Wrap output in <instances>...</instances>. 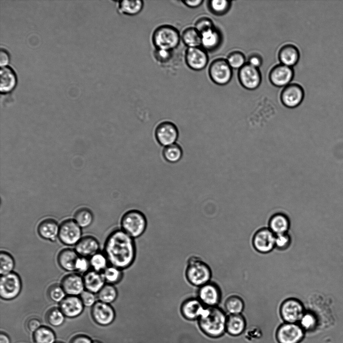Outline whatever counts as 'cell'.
Segmentation results:
<instances>
[{
    "label": "cell",
    "mask_w": 343,
    "mask_h": 343,
    "mask_svg": "<svg viewBox=\"0 0 343 343\" xmlns=\"http://www.w3.org/2000/svg\"><path fill=\"white\" fill-rule=\"evenodd\" d=\"M61 285L66 294L70 296H77L84 290L83 278L79 274L71 273L64 276Z\"/></svg>",
    "instance_id": "obj_20"
},
{
    "label": "cell",
    "mask_w": 343,
    "mask_h": 343,
    "mask_svg": "<svg viewBox=\"0 0 343 343\" xmlns=\"http://www.w3.org/2000/svg\"><path fill=\"white\" fill-rule=\"evenodd\" d=\"M60 225L52 218H46L39 224L37 231L43 239L54 242L58 237Z\"/></svg>",
    "instance_id": "obj_24"
},
{
    "label": "cell",
    "mask_w": 343,
    "mask_h": 343,
    "mask_svg": "<svg viewBox=\"0 0 343 343\" xmlns=\"http://www.w3.org/2000/svg\"><path fill=\"white\" fill-rule=\"evenodd\" d=\"M196 297L205 307H215L220 302L221 291L217 284L210 281L198 288Z\"/></svg>",
    "instance_id": "obj_10"
},
{
    "label": "cell",
    "mask_w": 343,
    "mask_h": 343,
    "mask_svg": "<svg viewBox=\"0 0 343 343\" xmlns=\"http://www.w3.org/2000/svg\"><path fill=\"white\" fill-rule=\"evenodd\" d=\"M56 343H62V342H56Z\"/></svg>",
    "instance_id": "obj_58"
},
{
    "label": "cell",
    "mask_w": 343,
    "mask_h": 343,
    "mask_svg": "<svg viewBox=\"0 0 343 343\" xmlns=\"http://www.w3.org/2000/svg\"><path fill=\"white\" fill-rule=\"evenodd\" d=\"M227 316L218 306L205 307L198 322L201 330L211 337L221 336L226 331Z\"/></svg>",
    "instance_id": "obj_2"
},
{
    "label": "cell",
    "mask_w": 343,
    "mask_h": 343,
    "mask_svg": "<svg viewBox=\"0 0 343 343\" xmlns=\"http://www.w3.org/2000/svg\"><path fill=\"white\" fill-rule=\"evenodd\" d=\"M33 338L35 343H55V335L50 328L41 326L34 332Z\"/></svg>",
    "instance_id": "obj_38"
},
{
    "label": "cell",
    "mask_w": 343,
    "mask_h": 343,
    "mask_svg": "<svg viewBox=\"0 0 343 343\" xmlns=\"http://www.w3.org/2000/svg\"><path fill=\"white\" fill-rule=\"evenodd\" d=\"M118 296V291L115 285L105 284L98 292L99 301L107 304L115 302Z\"/></svg>",
    "instance_id": "obj_34"
},
{
    "label": "cell",
    "mask_w": 343,
    "mask_h": 343,
    "mask_svg": "<svg viewBox=\"0 0 343 343\" xmlns=\"http://www.w3.org/2000/svg\"><path fill=\"white\" fill-rule=\"evenodd\" d=\"M303 335V328L297 323L285 322L279 326L276 332L279 343H298Z\"/></svg>",
    "instance_id": "obj_12"
},
{
    "label": "cell",
    "mask_w": 343,
    "mask_h": 343,
    "mask_svg": "<svg viewBox=\"0 0 343 343\" xmlns=\"http://www.w3.org/2000/svg\"><path fill=\"white\" fill-rule=\"evenodd\" d=\"M144 7V2L141 0L119 2L118 11L122 14L128 16H135L139 14Z\"/></svg>",
    "instance_id": "obj_31"
},
{
    "label": "cell",
    "mask_w": 343,
    "mask_h": 343,
    "mask_svg": "<svg viewBox=\"0 0 343 343\" xmlns=\"http://www.w3.org/2000/svg\"><path fill=\"white\" fill-rule=\"evenodd\" d=\"M182 2L186 7L191 8L195 9L200 6L203 2V0H194V1H182Z\"/></svg>",
    "instance_id": "obj_55"
},
{
    "label": "cell",
    "mask_w": 343,
    "mask_h": 343,
    "mask_svg": "<svg viewBox=\"0 0 343 343\" xmlns=\"http://www.w3.org/2000/svg\"><path fill=\"white\" fill-rule=\"evenodd\" d=\"M248 63L259 68L262 64V58L257 54H253L249 57Z\"/></svg>",
    "instance_id": "obj_51"
},
{
    "label": "cell",
    "mask_w": 343,
    "mask_h": 343,
    "mask_svg": "<svg viewBox=\"0 0 343 343\" xmlns=\"http://www.w3.org/2000/svg\"><path fill=\"white\" fill-rule=\"evenodd\" d=\"M74 220L81 228H85L92 223L93 215L89 209L81 208L75 212Z\"/></svg>",
    "instance_id": "obj_39"
},
{
    "label": "cell",
    "mask_w": 343,
    "mask_h": 343,
    "mask_svg": "<svg viewBox=\"0 0 343 343\" xmlns=\"http://www.w3.org/2000/svg\"><path fill=\"white\" fill-rule=\"evenodd\" d=\"M70 343H92L91 339L84 335H77L71 339Z\"/></svg>",
    "instance_id": "obj_53"
},
{
    "label": "cell",
    "mask_w": 343,
    "mask_h": 343,
    "mask_svg": "<svg viewBox=\"0 0 343 343\" xmlns=\"http://www.w3.org/2000/svg\"><path fill=\"white\" fill-rule=\"evenodd\" d=\"M214 27H215L213 22L207 17H201L198 19L196 21L194 27L200 34Z\"/></svg>",
    "instance_id": "obj_47"
},
{
    "label": "cell",
    "mask_w": 343,
    "mask_h": 343,
    "mask_svg": "<svg viewBox=\"0 0 343 343\" xmlns=\"http://www.w3.org/2000/svg\"><path fill=\"white\" fill-rule=\"evenodd\" d=\"M10 57L8 52L4 49L0 50V65L1 66H6L9 62Z\"/></svg>",
    "instance_id": "obj_54"
},
{
    "label": "cell",
    "mask_w": 343,
    "mask_h": 343,
    "mask_svg": "<svg viewBox=\"0 0 343 343\" xmlns=\"http://www.w3.org/2000/svg\"><path fill=\"white\" fill-rule=\"evenodd\" d=\"M15 260L9 253L2 251L0 253V273L1 276L13 272L15 268Z\"/></svg>",
    "instance_id": "obj_40"
},
{
    "label": "cell",
    "mask_w": 343,
    "mask_h": 343,
    "mask_svg": "<svg viewBox=\"0 0 343 343\" xmlns=\"http://www.w3.org/2000/svg\"><path fill=\"white\" fill-rule=\"evenodd\" d=\"M123 271L119 268L110 265L102 273L106 283L115 285L122 281L124 276Z\"/></svg>",
    "instance_id": "obj_36"
},
{
    "label": "cell",
    "mask_w": 343,
    "mask_h": 343,
    "mask_svg": "<svg viewBox=\"0 0 343 343\" xmlns=\"http://www.w3.org/2000/svg\"><path fill=\"white\" fill-rule=\"evenodd\" d=\"M305 312L303 304L299 299L289 298L283 301L280 307V313L285 322H299Z\"/></svg>",
    "instance_id": "obj_8"
},
{
    "label": "cell",
    "mask_w": 343,
    "mask_h": 343,
    "mask_svg": "<svg viewBox=\"0 0 343 343\" xmlns=\"http://www.w3.org/2000/svg\"><path fill=\"white\" fill-rule=\"evenodd\" d=\"M83 281L86 290L93 293H98L105 284L102 273L93 270L85 273Z\"/></svg>",
    "instance_id": "obj_26"
},
{
    "label": "cell",
    "mask_w": 343,
    "mask_h": 343,
    "mask_svg": "<svg viewBox=\"0 0 343 343\" xmlns=\"http://www.w3.org/2000/svg\"><path fill=\"white\" fill-rule=\"evenodd\" d=\"M300 53L295 45L287 44L283 45L278 52V59L281 64L292 67L298 62Z\"/></svg>",
    "instance_id": "obj_23"
},
{
    "label": "cell",
    "mask_w": 343,
    "mask_h": 343,
    "mask_svg": "<svg viewBox=\"0 0 343 343\" xmlns=\"http://www.w3.org/2000/svg\"><path fill=\"white\" fill-rule=\"evenodd\" d=\"M231 5L232 1L227 0H211L207 3L209 10L216 16L225 14L230 10Z\"/></svg>",
    "instance_id": "obj_37"
},
{
    "label": "cell",
    "mask_w": 343,
    "mask_h": 343,
    "mask_svg": "<svg viewBox=\"0 0 343 343\" xmlns=\"http://www.w3.org/2000/svg\"><path fill=\"white\" fill-rule=\"evenodd\" d=\"M90 267L89 260L84 257H79L76 265V271L80 273H86Z\"/></svg>",
    "instance_id": "obj_50"
},
{
    "label": "cell",
    "mask_w": 343,
    "mask_h": 343,
    "mask_svg": "<svg viewBox=\"0 0 343 343\" xmlns=\"http://www.w3.org/2000/svg\"><path fill=\"white\" fill-rule=\"evenodd\" d=\"M91 316L94 321L99 325L107 326L115 320L116 314L110 304L96 301L91 309Z\"/></svg>",
    "instance_id": "obj_16"
},
{
    "label": "cell",
    "mask_w": 343,
    "mask_h": 343,
    "mask_svg": "<svg viewBox=\"0 0 343 343\" xmlns=\"http://www.w3.org/2000/svg\"><path fill=\"white\" fill-rule=\"evenodd\" d=\"M156 60L160 63L168 62L172 57V51L156 49L154 53Z\"/></svg>",
    "instance_id": "obj_48"
},
{
    "label": "cell",
    "mask_w": 343,
    "mask_h": 343,
    "mask_svg": "<svg viewBox=\"0 0 343 343\" xmlns=\"http://www.w3.org/2000/svg\"><path fill=\"white\" fill-rule=\"evenodd\" d=\"M304 96L303 87L297 83H290L285 86L280 94L282 104L290 108L296 107L302 102Z\"/></svg>",
    "instance_id": "obj_14"
},
{
    "label": "cell",
    "mask_w": 343,
    "mask_h": 343,
    "mask_svg": "<svg viewBox=\"0 0 343 343\" xmlns=\"http://www.w3.org/2000/svg\"><path fill=\"white\" fill-rule=\"evenodd\" d=\"M99 244L94 237L89 236L84 237L75 245V251L81 257H91L98 253Z\"/></svg>",
    "instance_id": "obj_22"
},
{
    "label": "cell",
    "mask_w": 343,
    "mask_h": 343,
    "mask_svg": "<svg viewBox=\"0 0 343 343\" xmlns=\"http://www.w3.org/2000/svg\"><path fill=\"white\" fill-rule=\"evenodd\" d=\"M245 307L243 299L236 295L229 296L224 302L225 311L229 314H241Z\"/></svg>",
    "instance_id": "obj_33"
},
{
    "label": "cell",
    "mask_w": 343,
    "mask_h": 343,
    "mask_svg": "<svg viewBox=\"0 0 343 343\" xmlns=\"http://www.w3.org/2000/svg\"><path fill=\"white\" fill-rule=\"evenodd\" d=\"M80 298L84 306L86 307L93 306L96 302L94 293L87 290H84L80 294Z\"/></svg>",
    "instance_id": "obj_49"
},
{
    "label": "cell",
    "mask_w": 343,
    "mask_h": 343,
    "mask_svg": "<svg viewBox=\"0 0 343 343\" xmlns=\"http://www.w3.org/2000/svg\"><path fill=\"white\" fill-rule=\"evenodd\" d=\"M92 343H101V342H100L99 341H94Z\"/></svg>",
    "instance_id": "obj_57"
},
{
    "label": "cell",
    "mask_w": 343,
    "mask_h": 343,
    "mask_svg": "<svg viewBox=\"0 0 343 343\" xmlns=\"http://www.w3.org/2000/svg\"><path fill=\"white\" fill-rule=\"evenodd\" d=\"M201 36V46L206 51L215 50L221 44V35L215 27L202 33Z\"/></svg>",
    "instance_id": "obj_28"
},
{
    "label": "cell",
    "mask_w": 343,
    "mask_h": 343,
    "mask_svg": "<svg viewBox=\"0 0 343 343\" xmlns=\"http://www.w3.org/2000/svg\"><path fill=\"white\" fill-rule=\"evenodd\" d=\"M46 320L49 324L54 327L61 325L65 320V315L60 308L53 307L46 313Z\"/></svg>",
    "instance_id": "obj_41"
},
{
    "label": "cell",
    "mask_w": 343,
    "mask_h": 343,
    "mask_svg": "<svg viewBox=\"0 0 343 343\" xmlns=\"http://www.w3.org/2000/svg\"><path fill=\"white\" fill-rule=\"evenodd\" d=\"M238 78L243 87L248 90L257 89L262 81L261 73L259 68L248 63L239 70Z\"/></svg>",
    "instance_id": "obj_13"
},
{
    "label": "cell",
    "mask_w": 343,
    "mask_h": 343,
    "mask_svg": "<svg viewBox=\"0 0 343 343\" xmlns=\"http://www.w3.org/2000/svg\"><path fill=\"white\" fill-rule=\"evenodd\" d=\"M179 135L178 129L173 123L165 121L156 127L155 136L158 143L166 147L175 143Z\"/></svg>",
    "instance_id": "obj_15"
},
{
    "label": "cell",
    "mask_w": 343,
    "mask_h": 343,
    "mask_svg": "<svg viewBox=\"0 0 343 343\" xmlns=\"http://www.w3.org/2000/svg\"><path fill=\"white\" fill-rule=\"evenodd\" d=\"M27 325L28 329L34 332L41 327V322L38 319L32 318L28 320Z\"/></svg>",
    "instance_id": "obj_52"
},
{
    "label": "cell",
    "mask_w": 343,
    "mask_h": 343,
    "mask_svg": "<svg viewBox=\"0 0 343 343\" xmlns=\"http://www.w3.org/2000/svg\"><path fill=\"white\" fill-rule=\"evenodd\" d=\"M65 294L61 285L58 284L52 285L48 289L49 298L55 302H61L65 297Z\"/></svg>",
    "instance_id": "obj_44"
},
{
    "label": "cell",
    "mask_w": 343,
    "mask_h": 343,
    "mask_svg": "<svg viewBox=\"0 0 343 343\" xmlns=\"http://www.w3.org/2000/svg\"><path fill=\"white\" fill-rule=\"evenodd\" d=\"M120 223L121 228L134 239L142 236L147 226L145 214L137 209L126 212L121 218Z\"/></svg>",
    "instance_id": "obj_4"
},
{
    "label": "cell",
    "mask_w": 343,
    "mask_h": 343,
    "mask_svg": "<svg viewBox=\"0 0 343 343\" xmlns=\"http://www.w3.org/2000/svg\"><path fill=\"white\" fill-rule=\"evenodd\" d=\"M181 39L188 48L200 47L201 45V34L194 27L185 29L181 35Z\"/></svg>",
    "instance_id": "obj_32"
},
{
    "label": "cell",
    "mask_w": 343,
    "mask_h": 343,
    "mask_svg": "<svg viewBox=\"0 0 343 343\" xmlns=\"http://www.w3.org/2000/svg\"><path fill=\"white\" fill-rule=\"evenodd\" d=\"M232 68L226 59L217 58L212 61L208 69L210 79L216 84L224 85L231 80L233 76Z\"/></svg>",
    "instance_id": "obj_7"
},
{
    "label": "cell",
    "mask_w": 343,
    "mask_h": 343,
    "mask_svg": "<svg viewBox=\"0 0 343 343\" xmlns=\"http://www.w3.org/2000/svg\"><path fill=\"white\" fill-rule=\"evenodd\" d=\"M185 275L189 284L198 288L210 282L212 272L207 263L193 256L187 261Z\"/></svg>",
    "instance_id": "obj_3"
},
{
    "label": "cell",
    "mask_w": 343,
    "mask_h": 343,
    "mask_svg": "<svg viewBox=\"0 0 343 343\" xmlns=\"http://www.w3.org/2000/svg\"><path fill=\"white\" fill-rule=\"evenodd\" d=\"M180 40L178 30L169 25L157 27L152 35V42L156 49L173 51L178 46Z\"/></svg>",
    "instance_id": "obj_5"
},
{
    "label": "cell",
    "mask_w": 343,
    "mask_h": 343,
    "mask_svg": "<svg viewBox=\"0 0 343 343\" xmlns=\"http://www.w3.org/2000/svg\"><path fill=\"white\" fill-rule=\"evenodd\" d=\"M205 306L197 297L188 298L181 303L180 312L185 319L196 320L201 316Z\"/></svg>",
    "instance_id": "obj_19"
},
{
    "label": "cell",
    "mask_w": 343,
    "mask_h": 343,
    "mask_svg": "<svg viewBox=\"0 0 343 343\" xmlns=\"http://www.w3.org/2000/svg\"><path fill=\"white\" fill-rule=\"evenodd\" d=\"M81 227L74 220L69 219L60 224L58 238L63 244L68 246L76 245L81 240Z\"/></svg>",
    "instance_id": "obj_9"
},
{
    "label": "cell",
    "mask_w": 343,
    "mask_h": 343,
    "mask_svg": "<svg viewBox=\"0 0 343 343\" xmlns=\"http://www.w3.org/2000/svg\"><path fill=\"white\" fill-rule=\"evenodd\" d=\"M89 262L93 270L98 272L103 271L108 267L109 263L105 254L99 252L91 256Z\"/></svg>",
    "instance_id": "obj_42"
},
{
    "label": "cell",
    "mask_w": 343,
    "mask_h": 343,
    "mask_svg": "<svg viewBox=\"0 0 343 343\" xmlns=\"http://www.w3.org/2000/svg\"><path fill=\"white\" fill-rule=\"evenodd\" d=\"M79 255L72 249H64L57 256V261L60 267L66 271H76V265Z\"/></svg>",
    "instance_id": "obj_25"
},
{
    "label": "cell",
    "mask_w": 343,
    "mask_h": 343,
    "mask_svg": "<svg viewBox=\"0 0 343 343\" xmlns=\"http://www.w3.org/2000/svg\"><path fill=\"white\" fill-rule=\"evenodd\" d=\"M22 287L21 279L17 273L13 272L3 275L0 280V296L4 300H13L20 294Z\"/></svg>",
    "instance_id": "obj_6"
},
{
    "label": "cell",
    "mask_w": 343,
    "mask_h": 343,
    "mask_svg": "<svg viewBox=\"0 0 343 343\" xmlns=\"http://www.w3.org/2000/svg\"><path fill=\"white\" fill-rule=\"evenodd\" d=\"M134 239L121 228L112 231L104 245V254L110 265L125 270L130 267L136 257Z\"/></svg>",
    "instance_id": "obj_1"
},
{
    "label": "cell",
    "mask_w": 343,
    "mask_h": 343,
    "mask_svg": "<svg viewBox=\"0 0 343 343\" xmlns=\"http://www.w3.org/2000/svg\"><path fill=\"white\" fill-rule=\"evenodd\" d=\"M185 61L191 69L202 70L206 67L208 62L207 51L201 47L188 48L185 54Z\"/></svg>",
    "instance_id": "obj_17"
},
{
    "label": "cell",
    "mask_w": 343,
    "mask_h": 343,
    "mask_svg": "<svg viewBox=\"0 0 343 343\" xmlns=\"http://www.w3.org/2000/svg\"><path fill=\"white\" fill-rule=\"evenodd\" d=\"M183 155V151L177 144L165 147L163 150V156L165 160L171 163H176L180 161Z\"/></svg>",
    "instance_id": "obj_35"
},
{
    "label": "cell",
    "mask_w": 343,
    "mask_h": 343,
    "mask_svg": "<svg viewBox=\"0 0 343 343\" xmlns=\"http://www.w3.org/2000/svg\"><path fill=\"white\" fill-rule=\"evenodd\" d=\"M276 235L268 227H263L257 230L252 238L254 249L261 254H267L274 248Z\"/></svg>",
    "instance_id": "obj_11"
},
{
    "label": "cell",
    "mask_w": 343,
    "mask_h": 343,
    "mask_svg": "<svg viewBox=\"0 0 343 343\" xmlns=\"http://www.w3.org/2000/svg\"><path fill=\"white\" fill-rule=\"evenodd\" d=\"M246 325L245 319L242 314H230L227 316L226 331L232 335H239L243 332Z\"/></svg>",
    "instance_id": "obj_30"
},
{
    "label": "cell",
    "mask_w": 343,
    "mask_h": 343,
    "mask_svg": "<svg viewBox=\"0 0 343 343\" xmlns=\"http://www.w3.org/2000/svg\"><path fill=\"white\" fill-rule=\"evenodd\" d=\"M291 238L288 233L276 235L275 241V248L279 250H284L290 245Z\"/></svg>",
    "instance_id": "obj_46"
},
{
    "label": "cell",
    "mask_w": 343,
    "mask_h": 343,
    "mask_svg": "<svg viewBox=\"0 0 343 343\" xmlns=\"http://www.w3.org/2000/svg\"><path fill=\"white\" fill-rule=\"evenodd\" d=\"M226 60L232 69L239 70L246 64L244 54L239 51H235L230 53Z\"/></svg>",
    "instance_id": "obj_43"
},
{
    "label": "cell",
    "mask_w": 343,
    "mask_h": 343,
    "mask_svg": "<svg viewBox=\"0 0 343 343\" xmlns=\"http://www.w3.org/2000/svg\"><path fill=\"white\" fill-rule=\"evenodd\" d=\"M290 223L288 217L282 213H276L271 216L268 228L275 235L288 233Z\"/></svg>",
    "instance_id": "obj_27"
},
{
    "label": "cell",
    "mask_w": 343,
    "mask_h": 343,
    "mask_svg": "<svg viewBox=\"0 0 343 343\" xmlns=\"http://www.w3.org/2000/svg\"><path fill=\"white\" fill-rule=\"evenodd\" d=\"M84 306L80 298L77 296H66L59 304V308L63 314L69 318H74L80 315Z\"/></svg>",
    "instance_id": "obj_21"
},
{
    "label": "cell",
    "mask_w": 343,
    "mask_h": 343,
    "mask_svg": "<svg viewBox=\"0 0 343 343\" xmlns=\"http://www.w3.org/2000/svg\"><path fill=\"white\" fill-rule=\"evenodd\" d=\"M17 82L16 74L9 66H1L0 70V90L2 93L11 91Z\"/></svg>",
    "instance_id": "obj_29"
},
{
    "label": "cell",
    "mask_w": 343,
    "mask_h": 343,
    "mask_svg": "<svg viewBox=\"0 0 343 343\" xmlns=\"http://www.w3.org/2000/svg\"><path fill=\"white\" fill-rule=\"evenodd\" d=\"M299 322L303 329L306 330L313 328L317 323L314 315L310 312H305Z\"/></svg>",
    "instance_id": "obj_45"
},
{
    "label": "cell",
    "mask_w": 343,
    "mask_h": 343,
    "mask_svg": "<svg viewBox=\"0 0 343 343\" xmlns=\"http://www.w3.org/2000/svg\"><path fill=\"white\" fill-rule=\"evenodd\" d=\"M0 343H10L9 336L5 333H1L0 334Z\"/></svg>",
    "instance_id": "obj_56"
},
{
    "label": "cell",
    "mask_w": 343,
    "mask_h": 343,
    "mask_svg": "<svg viewBox=\"0 0 343 343\" xmlns=\"http://www.w3.org/2000/svg\"><path fill=\"white\" fill-rule=\"evenodd\" d=\"M292 67L280 64L274 66L270 70L269 78L270 82L276 87H284L290 83L294 77Z\"/></svg>",
    "instance_id": "obj_18"
}]
</instances>
